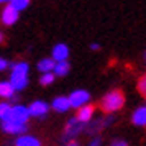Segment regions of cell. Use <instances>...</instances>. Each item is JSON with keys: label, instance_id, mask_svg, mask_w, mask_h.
I'll return each mask as SVG.
<instances>
[{"label": "cell", "instance_id": "6da1fadb", "mask_svg": "<svg viewBox=\"0 0 146 146\" xmlns=\"http://www.w3.org/2000/svg\"><path fill=\"white\" fill-rule=\"evenodd\" d=\"M125 105V95L121 90H110L102 99V108L107 113H113Z\"/></svg>", "mask_w": 146, "mask_h": 146}, {"label": "cell", "instance_id": "7a4b0ae2", "mask_svg": "<svg viewBox=\"0 0 146 146\" xmlns=\"http://www.w3.org/2000/svg\"><path fill=\"white\" fill-rule=\"evenodd\" d=\"M86 130V123H82L77 117H74V118H69L66 125V130H64V139L69 141V139L76 138L79 133H82Z\"/></svg>", "mask_w": 146, "mask_h": 146}, {"label": "cell", "instance_id": "3957f363", "mask_svg": "<svg viewBox=\"0 0 146 146\" xmlns=\"http://www.w3.org/2000/svg\"><path fill=\"white\" fill-rule=\"evenodd\" d=\"M69 100H71V107L76 108V110H79L80 107H84L89 104V100H90V94L84 90V89H77V90H74V92L69 94Z\"/></svg>", "mask_w": 146, "mask_h": 146}, {"label": "cell", "instance_id": "277c9868", "mask_svg": "<svg viewBox=\"0 0 146 146\" xmlns=\"http://www.w3.org/2000/svg\"><path fill=\"white\" fill-rule=\"evenodd\" d=\"M30 110L28 107L21 105V104H15L13 108H12V115H10V120L12 121H17L20 125H27V121L30 120Z\"/></svg>", "mask_w": 146, "mask_h": 146}, {"label": "cell", "instance_id": "5b68a950", "mask_svg": "<svg viewBox=\"0 0 146 146\" xmlns=\"http://www.w3.org/2000/svg\"><path fill=\"white\" fill-rule=\"evenodd\" d=\"M28 110H30V115L35 117V118H44L48 110H49V105H48L44 100H35V102L30 104Z\"/></svg>", "mask_w": 146, "mask_h": 146}, {"label": "cell", "instance_id": "8992f818", "mask_svg": "<svg viewBox=\"0 0 146 146\" xmlns=\"http://www.w3.org/2000/svg\"><path fill=\"white\" fill-rule=\"evenodd\" d=\"M18 17H20V12H18L13 5H7V7L3 8L2 15H0L2 23H3V25H7V27H10V25L17 23V21H18Z\"/></svg>", "mask_w": 146, "mask_h": 146}, {"label": "cell", "instance_id": "52a82bcc", "mask_svg": "<svg viewBox=\"0 0 146 146\" xmlns=\"http://www.w3.org/2000/svg\"><path fill=\"white\" fill-rule=\"evenodd\" d=\"M2 130L8 135H25L27 131V125H20V123H17V121H12V120H5V121H2Z\"/></svg>", "mask_w": 146, "mask_h": 146}, {"label": "cell", "instance_id": "ba28073f", "mask_svg": "<svg viewBox=\"0 0 146 146\" xmlns=\"http://www.w3.org/2000/svg\"><path fill=\"white\" fill-rule=\"evenodd\" d=\"M51 107H53V110H56L58 113H66V112H69V108H72L69 97H64V95H59V97L53 99Z\"/></svg>", "mask_w": 146, "mask_h": 146}, {"label": "cell", "instance_id": "9c48e42d", "mask_svg": "<svg viewBox=\"0 0 146 146\" xmlns=\"http://www.w3.org/2000/svg\"><path fill=\"white\" fill-rule=\"evenodd\" d=\"M56 62L58 61H67L69 58V46L64 44V43H58L56 46L53 48V56H51Z\"/></svg>", "mask_w": 146, "mask_h": 146}, {"label": "cell", "instance_id": "30bf717a", "mask_svg": "<svg viewBox=\"0 0 146 146\" xmlns=\"http://www.w3.org/2000/svg\"><path fill=\"white\" fill-rule=\"evenodd\" d=\"M76 117H77L82 123H86V125H87V123H90L92 118H94V107L90 105V104L80 107L79 110H77V115H76Z\"/></svg>", "mask_w": 146, "mask_h": 146}, {"label": "cell", "instance_id": "8fae6325", "mask_svg": "<svg viewBox=\"0 0 146 146\" xmlns=\"http://www.w3.org/2000/svg\"><path fill=\"white\" fill-rule=\"evenodd\" d=\"M15 87L12 86V82L10 80H2L0 82V99L3 100H12L15 97Z\"/></svg>", "mask_w": 146, "mask_h": 146}, {"label": "cell", "instance_id": "7c38bea8", "mask_svg": "<svg viewBox=\"0 0 146 146\" xmlns=\"http://www.w3.org/2000/svg\"><path fill=\"white\" fill-rule=\"evenodd\" d=\"M131 121L135 126H146V105L138 107L131 115Z\"/></svg>", "mask_w": 146, "mask_h": 146}, {"label": "cell", "instance_id": "4fadbf2b", "mask_svg": "<svg viewBox=\"0 0 146 146\" xmlns=\"http://www.w3.org/2000/svg\"><path fill=\"white\" fill-rule=\"evenodd\" d=\"M15 146H41V141L31 135H20L15 141Z\"/></svg>", "mask_w": 146, "mask_h": 146}, {"label": "cell", "instance_id": "5bb4252c", "mask_svg": "<svg viewBox=\"0 0 146 146\" xmlns=\"http://www.w3.org/2000/svg\"><path fill=\"white\" fill-rule=\"evenodd\" d=\"M54 66H56V61L53 58H44V59H41L38 62V71L41 74H46V72H53L54 71Z\"/></svg>", "mask_w": 146, "mask_h": 146}, {"label": "cell", "instance_id": "9a60e30c", "mask_svg": "<svg viewBox=\"0 0 146 146\" xmlns=\"http://www.w3.org/2000/svg\"><path fill=\"white\" fill-rule=\"evenodd\" d=\"M10 82L15 87L17 92H20L23 89H27L28 86V76H10Z\"/></svg>", "mask_w": 146, "mask_h": 146}, {"label": "cell", "instance_id": "2e32d148", "mask_svg": "<svg viewBox=\"0 0 146 146\" xmlns=\"http://www.w3.org/2000/svg\"><path fill=\"white\" fill-rule=\"evenodd\" d=\"M28 71H30V66L25 61H18L12 64V76H28Z\"/></svg>", "mask_w": 146, "mask_h": 146}, {"label": "cell", "instance_id": "e0dca14e", "mask_svg": "<svg viewBox=\"0 0 146 146\" xmlns=\"http://www.w3.org/2000/svg\"><path fill=\"white\" fill-rule=\"evenodd\" d=\"M69 69H71V66H69V62H67V61H58V62H56V66H54L53 72L56 74V76L62 77V76L69 74Z\"/></svg>", "mask_w": 146, "mask_h": 146}, {"label": "cell", "instance_id": "ac0fdd59", "mask_svg": "<svg viewBox=\"0 0 146 146\" xmlns=\"http://www.w3.org/2000/svg\"><path fill=\"white\" fill-rule=\"evenodd\" d=\"M12 108H13V105H10L8 102H0V121L10 120Z\"/></svg>", "mask_w": 146, "mask_h": 146}, {"label": "cell", "instance_id": "d6986e66", "mask_svg": "<svg viewBox=\"0 0 146 146\" xmlns=\"http://www.w3.org/2000/svg\"><path fill=\"white\" fill-rule=\"evenodd\" d=\"M54 77H56V74H54V72L41 74V77H40V84H41V86H51V84L54 82Z\"/></svg>", "mask_w": 146, "mask_h": 146}, {"label": "cell", "instance_id": "ffe728a7", "mask_svg": "<svg viewBox=\"0 0 146 146\" xmlns=\"http://www.w3.org/2000/svg\"><path fill=\"white\" fill-rule=\"evenodd\" d=\"M30 2H31V0H12V2H10V5H13V7L18 10V12H21V10L28 8Z\"/></svg>", "mask_w": 146, "mask_h": 146}, {"label": "cell", "instance_id": "44dd1931", "mask_svg": "<svg viewBox=\"0 0 146 146\" xmlns=\"http://www.w3.org/2000/svg\"><path fill=\"white\" fill-rule=\"evenodd\" d=\"M138 90H139V94H141L143 97H146V74L138 80Z\"/></svg>", "mask_w": 146, "mask_h": 146}, {"label": "cell", "instance_id": "7402d4cb", "mask_svg": "<svg viewBox=\"0 0 146 146\" xmlns=\"http://www.w3.org/2000/svg\"><path fill=\"white\" fill-rule=\"evenodd\" d=\"M87 146H102V139H100L99 136H94V138L89 141V145Z\"/></svg>", "mask_w": 146, "mask_h": 146}, {"label": "cell", "instance_id": "603a6c76", "mask_svg": "<svg viewBox=\"0 0 146 146\" xmlns=\"http://www.w3.org/2000/svg\"><path fill=\"white\" fill-rule=\"evenodd\" d=\"M7 67H8V61L3 59V58H0V72H2V71H5Z\"/></svg>", "mask_w": 146, "mask_h": 146}, {"label": "cell", "instance_id": "cb8c5ba5", "mask_svg": "<svg viewBox=\"0 0 146 146\" xmlns=\"http://www.w3.org/2000/svg\"><path fill=\"white\" fill-rule=\"evenodd\" d=\"M110 146H126V141H123V139H115Z\"/></svg>", "mask_w": 146, "mask_h": 146}, {"label": "cell", "instance_id": "d4e9b609", "mask_svg": "<svg viewBox=\"0 0 146 146\" xmlns=\"http://www.w3.org/2000/svg\"><path fill=\"white\" fill-rule=\"evenodd\" d=\"M90 49H92V51H97V49H100V44L99 43H92V44H90Z\"/></svg>", "mask_w": 146, "mask_h": 146}, {"label": "cell", "instance_id": "484cf974", "mask_svg": "<svg viewBox=\"0 0 146 146\" xmlns=\"http://www.w3.org/2000/svg\"><path fill=\"white\" fill-rule=\"evenodd\" d=\"M66 146H79V145H77V143H76V141H69V143H67Z\"/></svg>", "mask_w": 146, "mask_h": 146}, {"label": "cell", "instance_id": "4316f807", "mask_svg": "<svg viewBox=\"0 0 146 146\" xmlns=\"http://www.w3.org/2000/svg\"><path fill=\"white\" fill-rule=\"evenodd\" d=\"M0 43H3V33H0Z\"/></svg>", "mask_w": 146, "mask_h": 146}, {"label": "cell", "instance_id": "83f0119b", "mask_svg": "<svg viewBox=\"0 0 146 146\" xmlns=\"http://www.w3.org/2000/svg\"><path fill=\"white\" fill-rule=\"evenodd\" d=\"M3 2H8V0H0V3H3Z\"/></svg>", "mask_w": 146, "mask_h": 146}, {"label": "cell", "instance_id": "f1b7e54d", "mask_svg": "<svg viewBox=\"0 0 146 146\" xmlns=\"http://www.w3.org/2000/svg\"><path fill=\"white\" fill-rule=\"evenodd\" d=\"M145 59H146V54H145Z\"/></svg>", "mask_w": 146, "mask_h": 146}, {"label": "cell", "instance_id": "f546056e", "mask_svg": "<svg viewBox=\"0 0 146 146\" xmlns=\"http://www.w3.org/2000/svg\"><path fill=\"white\" fill-rule=\"evenodd\" d=\"M8 2H12V0H8Z\"/></svg>", "mask_w": 146, "mask_h": 146}]
</instances>
